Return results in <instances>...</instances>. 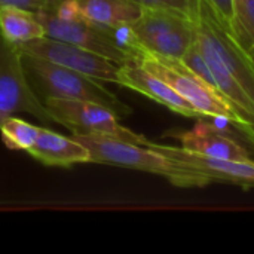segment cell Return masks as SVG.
<instances>
[{"instance_id": "obj_16", "label": "cell", "mask_w": 254, "mask_h": 254, "mask_svg": "<svg viewBox=\"0 0 254 254\" xmlns=\"http://www.w3.org/2000/svg\"><path fill=\"white\" fill-rule=\"evenodd\" d=\"M40 127H36L18 116H9L0 124V134L3 143L13 150L28 152L36 143Z\"/></svg>"}, {"instance_id": "obj_4", "label": "cell", "mask_w": 254, "mask_h": 254, "mask_svg": "<svg viewBox=\"0 0 254 254\" xmlns=\"http://www.w3.org/2000/svg\"><path fill=\"white\" fill-rule=\"evenodd\" d=\"M22 65L30 85L42 100L64 98L94 101L107 106L119 118H125L131 113V109L107 89L101 80L24 52Z\"/></svg>"}, {"instance_id": "obj_2", "label": "cell", "mask_w": 254, "mask_h": 254, "mask_svg": "<svg viewBox=\"0 0 254 254\" xmlns=\"http://www.w3.org/2000/svg\"><path fill=\"white\" fill-rule=\"evenodd\" d=\"M71 135L89 150L91 162L156 174L167 179L177 188H204L213 183L208 177L177 164L176 161L153 149L149 144V140L143 146L103 135L79 132Z\"/></svg>"}, {"instance_id": "obj_18", "label": "cell", "mask_w": 254, "mask_h": 254, "mask_svg": "<svg viewBox=\"0 0 254 254\" xmlns=\"http://www.w3.org/2000/svg\"><path fill=\"white\" fill-rule=\"evenodd\" d=\"M237 18L254 39V0H235Z\"/></svg>"}, {"instance_id": "obj_15", "label": "cell", "mask_w": 254, "mask_h": 254, "mask_svg": "<svg viewBox=\"0 0 254 254\" xmlns=\"http://www.w3.org/2000/svg\"><path fill=\"white\" fill-rule=\"evenodd\" d=\"M0 31L7 42L16 46L45 36L36 12L15 6L0 7Z\"/></svg>"}, {"instance_id": "obj_6", "label": "cell", "mask_w": 254, "mask_h": 254, "mask_svg": "<svg viewBox=\"0 0 254 254\" xmlns=\"http://www.w3.org/2000/svg\"><path fill=\"white\" fill-rule=\"evenodd\" d=\"M21 113L31 115L42 124H57L27 79L22 52L0 31V124Z\"/></svg>"}, {"instance_id": "obj_20", "label": "cell", "mask_w": 254, "mask_h": 254, "mask_svg": "<svg viewBox=\"0 0 254 254\" xmlns=\"http://www.w3.org/2000/svg\"><path fill=\"white\" fill-rule=\"evenodd\" d=\"M210 7L223 19L226 21H234L237 18V10H235V0H205Z\"/></svg>"}, {"instance_id": "obj_12", "label": "cell", "mask_w": 254, "mask_h": 254, "mask_svg": "<svg viewBox=\"0 0 254 254\" xmlns=\"http://www.w3.org/2000/svg\"><path fill=\"white\" fill-rule=\"evenodd\" d=\"M171 137L176 138L182 147L201 155L238 161L253 159L249 149L231 134L223 131L220 127L204 121H198L188 131H174Z\"/></svg>"}, {"instance_id": "obj_11", "label": "cell", "mask_w": 254, "mask_h": 254, "mask_svg": "<svg viewBox=\"0 0 254 254\" xmlns=\"http://www.w3.org/2000/svg\"><path fill=\"white\" fill-rule=\"evenodd\" d=\"M116 85L135 91L159 103L161 106L170 109L173 113L182 115L185 118H193V119L202 118L201 113L188 100H185L176 89H173L165 80L150 73L135 61L122 64L119 67Z\"/></svg>"}, {"instance_id": "obj_5", "label": "cell", "mask_w": 254, "mask_h": 254, "mask_svg": "<svg viewBox=\"0 0 254 254\" xmlns=\"http://www.w3.org/2000/svg\"><path fill=\"white\" fill-rule=\"evenodd\" d=\"M128 27L129 51L140 48L161 57L182 60L196 42L195 16L176 9L143 6L141 15Z\"/></svg>"}, {"instance_id": "obj_10", "label": "cell", "mask_w": 254, "mask_h": 254, "mask_svg": "<svg viewBox=\"0 0 254 254\" xmlns=\"http://www.w3.org/2000/svg\"><path fill=\"white\" fill-rule=\"evenodd\" d=\"M149 144L167 158L176 161L177 164L208 177L213 183L223 182L241 188H254V159L238 161L213 158L188 150L182 146H167L150 140Z\"/></svg>"}, {"instance_id": "obj_3", "label": "cell", "mask_w": 254, "mask_h": 254, "mask_svg": "<svg viewBox=\"0 0 254 254\" xmlns=\"http://www.w3.org/2000/svg\"><path fill=\"white\" fill-rule=\"evenodd\" d=\"M196 39L207 45L254 100V39L235 18L219 16L205 0H198Z\"/></svg>"}, {"instance_id": "obj_1", "label": "cell", "mask_w": 254, "mask_h": 254, "mask_svg": "<svg viewBox=\"0 0 254 254\" xmlns=\"http://www.w3.org/2000/svg\"><path fill=\"white\" fill-rule=\"evenodd\" d=\"M131 52L135 63L165 80L185 100H188L201 113L202 118L231 124L254 146V127L244 118H241L217 91H214L199 76L188 68L182 60L161 57L140 48H132Z\"/></svg>"}, {"instance_id": "obj_17", "label": "cell", "mask_w": 254, "mask_h": 254, "mask_svg": "<svg viewBox=\"0 0 254 254\" xmlns=\"http://www.w3.org/2000/svg\"><path fill=\"white\" fill-rule=\"evenodd\" d=\"M141 6H155V7H168L185 12L190 16H195L198 9V0H134Z\"/></svg>"}, {"instance_id": "obj_7", "label": "cell", "mask_w": 254, "mask_h": 254, "mask_svg": "<svg viewBox=\"0 0 254 254\" xmlns=\"http://www.w3.org/2000/svg\"><path fill=\"white\" fill-rule=\"evenodd\" d=\"M43 103L57 124L67 128L71 134L103 135L143 146L147 141L143 134L121 125L119 116L107 106L94 101L64 98H45Z\"/></svg>"}, {"instance_id": "obj_13", "label": "cell", "mask_w": 254, "mask_h": 254, "mask_svg": "<svg viewBox=\"0 0 254 254\" xmlns=\"http://www.w3.org/2000/svg\"><path fill=\"white\" fill-rule=\"evenodd\" d=\"M28 153L49 167H73L76 164L91 162L89 150L73 135L65 137L43 127H40L37 140Z\"/></svg>"}, {"instance_id": "obj_8", "label": "cell", "mask_w": 254, "mask_h": 254, "mask_svg": "<svg viewBox=\"0 0 254 254\" xmlns=\"http://www.w3.org/2000/svg\"><path fill=\"white\" fill-rule=\"evenodd\" d=\"M36 15L45 28V36L48 37L100 54L121 65L132 61L131 54L116 43L110 27L98 25L85 18L71 21L61 19L51 10H40L36 12Z\"/></svg>"}, {"instance_id": "obj_14", "label": "cell", "mask_w": 254, "mask_h": 254, "mask_svg": "<svg viewBox=\"0 0 254 254\" xmlns=\"http://www.w3.org/2000/svg\"><path fill=\"white\" fill-rule=\"evenodd\" d=\"M85 19L104 27L132 24L143 10L134 0H76Z\"/></svg>"}, {"instance_id": "obj_9", "label": "cell", "mask_w": 254, "mask_h": 254, "mask_svg": "<svg viewBox=\"0 0 254 254\" xmlns=\"http://www.w3.org/2000/svg\"><path fill=\"white\" fill-rule=\"evenodd\" d=\"M18 48L27 55L51 61L54 64L67 67L101 82L116 83L118 70L121 64L100 54L86 51L80 46L43 36L27 43L18 45Z\"/></svg>"}, {"instance_id": "obj_19", "label": "cell", "mask_w": 254, "mask_h": 254, "mask_svg": "<svg viewBox=\"0 0 254 254\" xmlns=\"http://www.w3.org/2000/svg\"><path fill=\"white\" fill-rule=\"evenodd\" d=\"M58 1L60 0H0V7L15 6L33 12H40V10H54Z\"/></svg>"}]
</instances>
